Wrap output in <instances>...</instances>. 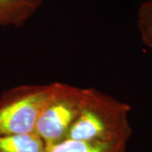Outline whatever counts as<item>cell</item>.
Returning <instances> with one entry per match:
<instances>
[{
  "label": "cell",
  "mask_w": 152,
  "mask_h": 152,
  "mask_svg": "<svg viewBox=\"0 0 152 152\" xmlns=\"http://www.w3.org/2000/svg\"><path fill=\"white\" fill-rule=\"evenodd\" d=\"M131 107L95 88H85L84 100L67 139L95 143H128L133 134Z\"/></svg>",
  "instance_id": "cell-1"
},
{
  "label": "cell",
  "mask_w": 152,
  "mask_h": 152,
  "mask_svg": "<svg viewBox=\"0 0 152 152\" xmlns=\"http://www.w3.org/2000/svg\"><path fill=\"white\" fill-rule=\"evenodd\" d=\"M56 82L21 85L0 97V135L35 133L38 118L53 94Z\"/></svg>",
  "instance_id": "cell-2"
},
{
  "label": "cell",
  "mask_w": 152,
  "mask_h": 152,
  "mask_svg": "<svg viewBox=\"0 0 152 152\" xmlns=\"http://www.w3.org/2000/svg\"><path fill=\"white\" fill-rule=\"evenodd\" d=\"M85 88L56 82L54 92L38 118L35 133L49 146L67 139L84 100Z\"/></svg>",
  "instance_id": "cell-3"
},
{
  "label": "cell",
  "mask_w": 152,
  "mask_h": 152,
  "mask_svg": "<svg viewBox=\"0 0 152 152\" xmlns=\"http://www.w3.org/2000/svg\"><path fill=\"white\" fill-rule=\"evenodd\" d=\"M43 0H0V26L20 27L36 14Z\"/></svg>",
  "instance_id": "cell-4"
},
{
  "label": "cell",
  "mask_w": 152,
  "mask_h": 152,
  "mask_svg": "<svg viewBox=\"0 0 152 152\" xmlns=\"http://www.w3.org/2000/svg\"><path fill=\"white\" fill-rule=\"evenodd\" d=\"M127 144L124 142L95 143L66 139L45 147L43 152H127Z\"/></svg>",
  "instance_id": "cell-5"
},
{
  "label": "cell",
  "mask_w": 152,
  "mask_h": 152,
  "mask_svg": "<svg viewBox=\"0 0 152 152\" xmlns=\"http://www.w3.org/2000/svg\"><path fill=\"white\" fill-rule=\"evenodd\" d=\"M45 147L36 133L0 135V152H43Z\"/></svg>",
  "instance_id": "cell-6"
},
{
  "label": "cell",
  "mask_w": 152,
  "mask_h": 152,
  "mask_svg": "<svg viewBox=\"0 0 152 152\" xmlns=\"http://www.w3.org/2000/svg\"><path fill=\"white\" fill-rule=\"evenodd\" d=\"M137 25L143 43L152 50V0H147L140 6Z\"/></svg>",
  "instance_id": "cell-7"
}]
</instances>
